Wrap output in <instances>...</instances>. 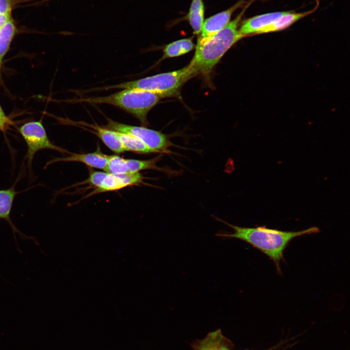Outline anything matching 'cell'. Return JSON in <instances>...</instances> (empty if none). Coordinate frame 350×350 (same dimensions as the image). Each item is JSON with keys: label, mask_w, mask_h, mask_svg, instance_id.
<instances>
[{"label": "cell", "mask_w": 350, "mask_h": 350, "mask_svg": "<svg viewBox=\"0 0 350 350\" xmlns=\"http://www.w3.org/2000/svg\"><path fill=\"white\" fill-rule=\"evenodd\" d=\"M215 219L234 230L232 233L219 232L216 236L225 239L236 238L249 244L273 261L277 272L280 275L281 274L280 264L284 260V251L289 243L297 237L319 232V229L316 227L296 231H282L267 228L265 226L242 227L229 224L217 217Z\"/></svg>", "instance_id": "obj_1"}, {"label": "cell", "mask_w": 350, "mask_h": 350, "mask_svg": "<svg viewBox=\"0 0 350 350\" xmlns=\"http://www.w3.org/2000/svg\"><path fill=\"white\" fill-rule=\"evenodd\" d=\"M248 5L214 35L206 39L198 38L194 57L189 64L197 75L210 72L226 52L244 37L238 27Z\"/></svg>", "instance_id": "obj_2"}, {"label": "cell", "mask_w": 350, "mask_h": 350, "mask_svg": "<svg viewBox=\"0 0 350 350\" xmlns=\"http://www.w3.org/2000/svg\"><path fill=\"white\" fill-rule=\"evenodd\" d=\"M161 97L153 92L132 89H122L114 94L100 97L71 99L69 103H86L108 104L119 107L131 114L147 126V116L149 111L159 102Z\"/></svg>", "instance_id": "obj_3"}, {"label": "cell", "mask_w": 350, "mask_h": 350, "mask_svg": "<svg viewBox=\"0 0 350 350\" xmlns=\"http://www.w3.org/2000/svg\"><path fill=\"white\" fill-rule=\"evenodd\" d=\"M196 75L197 74L189 64L177 70L158 74L117 85L95 88L88 90V92L115 88L132 89L153 92L161 98L170 97L178 95L183 85Z\"/></svg>", "instance_id": "obj_4"}, {"label": "cell", "mask_w": 350, "mask_h": 350, "mask_svg": "<svg viewBox=\"0 0 350 350\" xmlns=\"http://www.w3.org/2000/svg\"><path fill=\"white\" fill-rule=\"evenodd\" d=\"M19 132L27 147L26 158L28 167L30 169L35 154L41 150L50 149L61 153H71L50 141L41 121L26 122L19 128Z\"/></svg>", "instance_id": "obj_5"}, {"label": "cell", "mask_w": 350, "mask_h": 350, "mask_svg": "<svg viewBox=\"0 0 350 350\" xmlns=\"http://www.w3.org/2000/svg\"><path fill=\"white\" fill-rule=\"evenodd\" d=\"M104 126L114 131L133 136L158 152L159 154L170 153L169 147L174 146L168 136L144 126L128 125L110 119H107V125Z\"/></svg>", "instance_id": "obj_6"}, {"label": "cell", "mask_w": 350, "mask_h": 350, "mask_svg": "<svg viewBox=\"0 0 350 350\" xmlns=\"http://www.w3.org/2000/svg\"><path fill=\"white\" fill-rule=\"evenodd\" d=\"M144 177L140 172L114 174L107 173L101 185L89 195L118 191L126 187L144 184Z\"/></svg>", "instance_id": "obj_7"}, {"label": "cell", "mask_w": 350, "mask_h": 350, "mask_svg": "<svg viewBox=\"0 0 350 350\" xmlns=\"http://www.w3.org/2000/svg\"><path fill=\"white\" fill-rule=\"evenodd\" d=\"M244 3L243 0H240L228 9L204 20L198 38L206 39L219 32L229 22L233 12Z\"/></svg>", "instance_id": "obj_8"}, {"label": "cell", "mask_w": 350, "mask_h": 350, "mask_svg": "<svg viewBox=\"0 0 350 350\" xmlns=\"http://www.w3.org/2000/svg\"><path fill=\"white\" fill-rule=\"evenodd\" d=\"M109 155L103 153L99 148L94 152L88 153H70V156L57 158L48 161L45 167L51 164L57 162H78L83 163L87 166L105 170Z\"/></svg>", "instance_id": "obj_9"}, {"label": "cell", "mask_w": 350, "mask_h": 350, "mask_svg": "<svg viewBox=\"0 0 350 350\" xmlns=\"http://www.w3.org/2000/svg\"><path fill=\"white\" fill-rule=\"evenodd\" d=\"M288 11L275 12L257 15L244 20L239 31L244 36L252 34H258L280 17Z\"/></svg>", "instance_id": "obj_10"}, {"label": "cell", "mask_w": 350, "mask_h": 350, "mask_svg": "<svg viewBox=\"0 0 350 350\" xmlns=\"http://www.w3.org/2000/svg\"><path fill=\"white\" fill-rule=\"evenodd\" d=\"M73 124H77V125L80 127L95 134L109 149L114 153L120 154L125 152L115 131L104 126H100L97 124H92L83 122H73Z\"/></svg>", "instance_id": "obj_11"}, {"label": "cell", "mask_w": 350, "mask_h": 350, "mask_svg": "<svg viewBox=\"0 0 350 350\" xmlns=\"http://www.w3.org/2000/svg\"><path fill=\"white\" fill-rule=\"evenodd\" d=\"M20 192L16 191L14 186L7 189L0 190V219L5 220L9 224L12 229L16 241H17L16 237L17 233L19 234L22 239H31L35 241V238L25 235L18 229L10 217L14 199Z\"/></svg>", "instance_id": "obj_12"}, {"label": "cell", "mask_w": 350, "mask_h": 350, "mask_svg": "<svg viewBox=\"0 0 350 350\" xmlns=\"http://www.w3.org/2000/svg\"><path fill=\"white\" fill-rule=\"evenodd\" d=\"M192 350H233L234 344L220 329L209 333L202 339L191 344Z\"/></svg>", "instance_id": "obj_13"}, {"label": "cell", "mask_w": 350, "mask_h": 350, "mask_svg": "<svg viewBox=\"0 0 350 350\" xmlns=\"http://www.w3.org/2000/svg\"><path fill=\"white\" fill-rule=\"evenodd\" d=\"M313 11L296 13L288 11L286 14L276 19L274 22L260 31L258 34L280 31L284 30L300 19L311 14Z\"/></svg>", "instance_id": "obj_14"}, {"label": "cell", "mask_w": 350, "mask_h": 350, "mask_svg": "<svg viewBox=\"0 0 350 350\" xmlns=\"http://www.w3.org/2000/svg\"><path fill=\"white\" fill-rule=\"evenodd\" d=\"M125 151L139 154L159 153L140 139L128 134L115 131Z\"/></svg>", "instance_id": "obj_15"}, {"label": "cell", "mask_w": 350, "mask_h": 350, "mask_svg": "<svg viewBox=\"0 0 350 350\" xmlns=\"http://www.w3.org/2000/svg\"><path fill=\"white\" fill-rule=\"evenodd\" d=\"M162 157V155L160 154L153 158L147 160L126 159L128 172H140L145 170H156L168 175H175L176 172L166 168L160 167L157 165V163Z\"/></svg>", "instance_id": "obj_16"}, {"label": "cell", "mask_w": 350, "mask_h": 350, "mask_svg": "<svg viewBox=\"0 0 350 350\" xmlns=\"http://www.w3.org/2000/svg\"><path fill=\"white\" fill-rule=\"evenodd\" d=\"M205 6L203 0H192L186 19L192 28L193 33L199 35L204 20Z\"/></svg>", "instance_id": "obj_17"}, {"label": "cell", "mask_w": 350, "mask_h": 350, "mask_svg": "<svg viewBox=\"0 0 350 350\" xmlns=\"http://www.w3.org/2000/svg\"><path fill=\"white\" fill-rule=\"evenodd\" d=\"M194 47V45L191 38L174 41L164 47L162 59L184 54L193 50Z\"/></svg>", "instance_id": "obj_18"}, {"label": "cell", "mask_w": 350, "mask_h": 350, "mask_svg": "<svg viewBox=\"0 0 350 350\" xmlns=\"http://www.w3.org/2000/svg\"><path fill=\"white\" fill-rule=\"evenodd\" d=\"M16 32V28L12 18L0 28V70L2 60L9 48Z\"/></svg>", "instance_id": "obj_19"}, {"label": "cell", "mask_w": 350, "mask_h": 350, "mask_svg": "<svg viewBox=\"0 0 350 350\" xmlns=\"http://www.w3.org/2000/svg\"><path fill=\"white\" fill-rule=\"evenodd\" d=\"M104 171L107 173L114 174L128 173L126 159L117 155L109 156Z\"/></svg>", "instance_id": "obj_20"}, {"label": "cell", "mask_w": 350, "mask_h": 350, "mask_svg": "<svg viewBox=\"0 0 350 350\" xmlns=\"http://www.w3.org/2000/svg\"><path fill=\"white\" fill-rule=\"evenodd\" d=\"M107 173L105 172L91 171L89 172V176L87 180L80 183L76 184L75 186L89 184L90 186L94 187L95 189H98L101 185Z\"/></svg>", "instance_id": "obj_21"}, {"label": "cell", "mask_w": 350, "mask_h": 350, "mask_svg": "<svg viewBox=\"0 0 350 350\" xmlns=\"http://www.w3.org/2000/svg\"><path fill=\"white\" fill-rule=\"evenodd\" d=\"M12 0H0V14L11 15Z\"/></svg>", "instance_id": "obj_22"}, {"label": "cell", "mask_w": 350, "mask_h": 350, "mask_svg": "<svg viewBox=\"0 0 350 350\" xmlns=\"http://www.w3.org/2000/svg\"><path fill=\"white\" fill-rule=\"evenodd\" d=\"M10 122V121L9 119L5 114L2 107L0 105V122L8 124Z\"/></svg>", "instance_id": "obj_23"}, {"label": "cell", "mask_w": 350, "mask_h": 350, "mask_svg": "<svg viewBox=\"0 0 350 350\" xmlns=\"http://www.w3.org/2000/svg\"><path fill=\"white\" fill-rule=\"evenodd\" d=\"M11 18V15L0 14V28Z\"/></svg>", "instance_id": "obj_24"}, {"label": "cell", "mask_w": 350, "mask_h": 350, "mask_svg": "<svg viewBox=\"0 0 350 350\" xmlns=\"http://www.w3.org/2000/svg\"><path fill=\"white\" fill-rule=\"evenodd\" d=\"M285 343V342L284 341L283 342H280L277 345L265 350H285L288 348V347L285 348L280 349V347H281V346H282Z\"/></svg>", "instance_id": "obj_25"}, {"label": "cell", "mask_w": 350, "mask_h": 350, "mask_svg": "<svg viewBox=\"0 0 350 350\" xmlns=\"http://www.w3.org/2000/svg\"><path fill=\"white\" fill-rule=\"evenodd\" d=\"M7 125L8 124L6 123L0 122V130H3Z\"/></svg>", "instance_id": "obj_26"}]
</instances>
